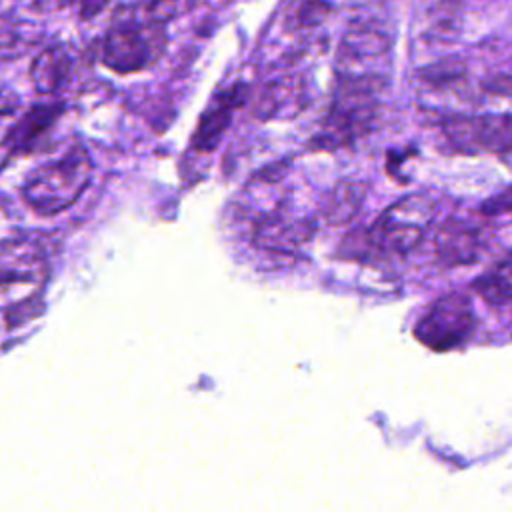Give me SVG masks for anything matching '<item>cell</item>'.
<instances>
[{
	"instance_id": "7a4b0ae2",
	"label": "cell",
	"mask_w": 512,
	"mask_h": 512,
	"mask_svg": "<svg viewBox=\"0 0 512 512\" xmlns=\"http://www.w3.org/2000/svg\"><path fill=\"white\" fill-rule=\"evenodd\" d=\"M92 172L94 166L86 148L72 144L26 176L22 198L36 214L54 216L82 196L92 180Z\"/></svg>"
},
{
	"instance_id": "8992f818",
	"label": "cell",
	"mask_w": 512,
	"mask_h": 512,
	"mask_svg": "<svg viewBox=\"0 0 512 512\" xmlns=\"http://www.w3.org/2000/svg\"><path fill=\"white\" fill-rule=\"evenodd\" d=\"M440 134L458 154L512 152V114H448Z\"/></svg>"
},
{
	"instance_id": "8fae6325",
	"label": "cell",
	"mask_w": 512,
	"mask_h": 512,
	"mask_svg": "<svg viewBox=\"0 0 512 512\" xmlns=\"http://www.w3.org/2000/svg\"><path fill=\"white\" fill-rule=\"evenodd\" d=\"M62 114V102H46L36 104L22 112L16 136H14V154L16 152H32L40 148L42 140H46Z\"/></svg>"
},
{
	"instance_id": "9c48e42d",
	"label": "cell",
	"mask_w": 512,
	"mask_h": 512,
	"mask_svg": "<svg viewBox=\"0 0 512 512\" xmlns=\"http://www.w3.org/2000/svg\"><path fill=\"white\" fill-rule=\"evenodd\" d=\"M244 102V86L234 84L230 88L220 90L214 94L212 102L200 116L196 132L192 136V146L198 152H210L218 146L222 134L230 126L234 110Z\"/></svg>"
},
{
	"instance_id": "ac0fdd59",
	"label": "cell",
	"mask_w": 512,
	"mask_h": 512,
	"mask_svg": "<svg viewBox=\"0 0 512 512\" xmlns=\"http://www.w3.org/2000/svg\"><path fill=\"white\" fill-rule=\"evenodd\" d=\"M480 212L486 214V216H496V214L512 212V184L502 188L500 192H496L488 200H484V204L480 206Z\"/></svg>"
},
{
	"instance_id": "7c38bea8",
	"label": "cell",
	"mask_w": 512,
	"mask_h": 512,
	"mask_svg": "<svg viewBox=\"0 0 512 512\" xmlns=\"http://www.w3.org/2000/svg\"><path fill=\"white\" fill-rule=\"evenodd\" d=\"M480 230L468 224H446L436 238V254L446 266H462L478 258Z\"/></svg>"
},
{
	"instance_id": "6da1fadb",
	"label": "cell",
	"mask_w": 512,
	"mask_h": 512,
	"mask_svg": "<svg viewBox=\"0 0 512 512\" xmlns=\"http://www.w3.org/2000/svg\"><path fill=\"white\" fill-rule=\"evenodd\" d=\"M386 82V76L336 74L334 98L314 136V146L334 150L368 136L378 122Z\"/></svg>"
},
{
	"instance_id": "30bf717a",
	"label": "cell",
	"mask_w": 512,
	"mask_h": 512,
	"mask_svg": "<svg viewBox=\"0 0 512 512\" xmlns=\"http://www.w3.org/2000/svg\"><path fill=\"white\" fill-rule=\"evenodd\" d=\"M78 54L68 44H54L40 52L30 66V82L40 96H56L74 76Z\"/></svg>"
},
{
	"instance_id": "ffe728a7",
	"label": "cell",
	"mask_w": 512,
	"mask_h": 512,
	"mask_svg": "<svg viewBox=\"0 0 512 512\" xmlns=\"http://www.w3.org/2000/svg\"><path fill=\"white\" fill-rule=\"evenodd\" d=\"M486 92H490L492 96H506L512 98V78L510 76H496L492 78L486 88Z\"/></svg>"
},
{
	"instance_id": "3957f363",
	"label": "cell",
	"mask_w": 512,
	"mask_h": 512,
	"mask_svg": "<svg viewBox=\"0 0 512 512\" xmlns=\"http://www.w3.org/2000/svg\"><path fill=\"white\" fill-rule=\"evenodd\" d=\"M48 266L36 246L18 242L0 248V326L22 322L38 304Z\"/></svg>"
},
{
	"instance_id": "e0dca14e",
	"label": "cell",
	"mask_w": 512,
	"mask_h": 512,
	"mask_svg": "<svg viewBox=\"0 0 512 512\" xmlns=\"http://www.w3.org/2000/svg\"><path fill=\"white\" fill-rule=\"evenodd\" d=\"M178 0H134L136 10L144 16L150 18L154 22H166L174 10H176Z\"/></svg>"
},
{
	"instance_id": "d6986e66",
	"label": "cell",
	"mask_w": 512,
	"mask_h": 512,
	"mask_svg": "<svg viewBox=\"0 0 512 512\" xmlns=\"http://www.w3.org/2000/svg\"><path fill=\"white\" fill-rule=\"evenodd\" d=\"M64 2L74 4L80 12V18L88 20V18H94L96 14H100L110 0H64Z\"/></svg>"
},
{
	"instance_id": "5bb4252c",
	"label": "cell",
	"mask_w": 512,
	"mask_h": 512,
	"mask_svg": "<svg viewBox=\"0 0 512 512\" xmlns=\"http://www.w3.org/2000/svg\"><path fill=\"white\" fill-rule=\"evenodd\" d=\"M460 8L462 6L456 0H440L438 4H434L426 20L424 36L432 38L434 42H448V38H452L460 28Z\"/></svg>"
},
{
	"instance_id": "9a60e30c",
	"label": "cell",
	"mask_w": 512,
	"mask_h": 512,
	"mask_svg": "<svg viewBox=\"0 0 512 512\" xmlns=\"http://www.w3.org/2000/svg\"><path fill=\"white\" fill-rule=\"evenodd\" d=\"M366 196L364 182H340L326 206V218L334 224L350 220Z\"/></svg>"
},
{
	"instance_id": "4fadbf2b",
	"label": "cell",
	"mask_w": 512,
	"mask_h": 512,
	"mask_svg": "<svg viewBox=\"0 0 512 512\" xmlns=\"http://www.w3.org/2000/svg\"><path fill=\"white\" fill-rule=\"evenodd\" d=\"M466 76V64L458 58H444L418 70V82L432 92L456 90Z\"/></svg>"
},
{
	"instance_id": "52a82bcc",
	"label": "cell",
	"mask_w": 512,
	"mask_h": 512,
	"mask_svg": "<svg viewBox=\"0 0 512 512\" xmlns=\"http://www.w3.org/2000/svg\"><path fill=\"white\" fill-rule=\"evenodd\" d=\"M476 330V314L466 294L450 292L436 298L418 318L414 336L436 352L464 344Z\"/></svg>"
},
{
	"instance_id": "2e32d148",
	"label": "cell",
	"mask_w": 512,
	"mask_h": 512,
	"mask_svg": "<svg viewBox=\"0 0 512 512\" xmlns=\"http://www.w3.org/2000/svg\"><path fill=\"white\" fill-rule=\"evenodd\" d=\"M20 116L18 98L12 92L0 90V166L14 154V136Z\"/></svg>"
},
{
	"instance_id": "ba28073f",
	"label": "cell",
	"mask_w": 512,
	"mask_h": 512,
	"mask_svg": "<svg viewBox=\"0 0 512 512\" xmlns=\"http://www.w3.org/2000/svg\"><path fill=\"white\" fill-rule=\"evenodd\" d=\"M390 38L376 24H356L342 36L336 74L342 76H388Z\"/></svg>"
},
{
	"instance_id": "277c9868",
	"label": "cell",
	"mask_w": 512,
	"mask_h": 512,
	"mask_svg": "<svg viewBox=\"0 0 512 512\" xmlns=\"http://www.w3.org/2000/svg\"><path fill=\"white\" fill-rule=\"evenodd\" d=\"M432 202L412 194L388 206L362 234L366 254H406L416 248L430 226Z\"/></svg>"
},
{
	"instance_id": "5b68a950",
	"label": "cell",
	"mask_w": 512,
	"mask_h": 512,
	"mask_svg": "<svg viewBox=\"0 0 512 512\" xmlns=\"http://www.w3.org/2000/svg\"><path fill=\"white\" fill-rule=\"evenodd\" d=\"M166 46L162 22L124 16L114 20L102 42V62L118 74L140 72L152 66Z\"/></svg>"
},
{
	"instance_id": "44dd1931",
	"label": "cell",
	"mask_w": 512,
	"mask_h": 512,
	"mask_svg": "<svg viewBox=\"0 0 512 512\" xmlns=\"http://www.w3.org/2000/svg\"><path fill=\"white\" fill-rule=\"evenodd\" d=\"M498 276H502L510 286H512V252L498 264V268L494 270Z\"/></svg>"
}]
</instances>
